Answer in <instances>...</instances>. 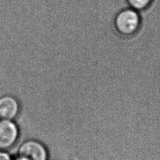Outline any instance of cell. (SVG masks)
I'll return each instance as SVG.
<instances>
[{"instance_id": "obj_2", "label": "cell", "mask_w": 160, "mask_h": 160, "mask_svg": "<svg viewBox=\"0 0 160 160\" xmlns=\"http://www.w3.org/2000/svg\"><path fill=\"white\" fill-rule=\"evenodd\" d=\"M20 131L14 120L0 119V150L12 148L18 141Z\"/></svg>"}, {"instance_id": "obj_6", "label": "cell", "mask_w": 160, "mask_h": 160, "mask_svg": "<svg viewBox=\"0 0 160 160\" xmlns=\"http://www.w3.org/2000/svg\"><path fill=\"white\" fill-rule=\"evenodd\" d=\"M13 158L7 151L0 150V160H12Z\"/></svg>"}, {"instance_id": "obj_1", "label": "cell", "mask_w": 160, "mask_h": 160, "mask_svg": "<svg viewBox=\"0 0 160 160\" xmlns=\"http://www.w3.org/2000/svg\"><path fill=\"white\" fill-rule=\"evenodd\" d=\"M141 17L138 11L131 7L120 10L115 18V26L118 32L124 37L136 34L141 27Z\"/></svg>"}, {"instance_id": "obj_3", "label": "cell", "mask_w": 160, "mask_h": 160, "mask_svg": "<svg viewBox=\"0 0 160 160\" xmlns=\"http://www.w3.org/2000/svg\"><path fill=\"white\" fill-rule=\"evenodd\" d=\"M17 155L23 156L29 160H47L48 158V152L45 145L34 139L22 142Z\"/></svg>"}, {"instance_id": "obj_7", "label": "cell", "mask_w": 160, "mask_h": 160, "mask_svg": "<svg viewBox=\"0 0 160 160\" xmlns=\"http://www.w3.org/2000/svg\"><path fill=\"white\" fill-rule=\"evenodd\" d=\"M12 160H29V159H27L26 158H25L23 156L17 155L15 158H13Z\"/></svg>"}, {"instance_id": "obj_4", "label": "cell", "mask_w": 160, "mask_h": 160, "mask_svg": "<svg viewBox=\"0 0 160 160\" xmlns=\"http://www.w3.org/2000/svg\"><path fill=\"white\" fill-rule=\"evenodd\" d=\"M19 101L11 95L0 97V119L14 120L20 113Z\"/></svg>"}, {"instance_id": "obj_5", "label": "cell", "mask_w": 160, "mask_h": 160, "mask_svg": "<svg viewBox=\"0 0 160 160\" xmlns=\"http://www.w3.org/2000/svg\"><path fill=\"white\" fill-rule=\"evenodd\" d=\"M127 2L130 7L141 11L149 7L152 0H127Z\"/></svg>"}, {"instance_id": "obj_8", "label": "cell", "mask_w": 160, "mask_h": 160, "mask_svg": "<svg viewBox=\"0 0 160 160\" xmlns=\"http://www.w3.org/2000/svg\"><path fill=\"white\" fill-rule=\"evenodd\" d=\"M47 160H50V159H47Z\"/></svg>"}]
</instances>
